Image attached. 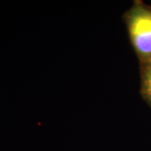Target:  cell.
Wrapping results in <instances>:
<instances>
[{
	"instance_id": "obj_1",
	"label": "cell",
	"mask_w": 151,
	"mask_h": 151,
	"mask_svg": "<svg viewBox=\"0 0 151 151\" xmlns=\"http://www.w3.org/2000/svg\"><path fill=\"white\" fill-rule=\"evenodd\" d=\"M132 42L142 55H151V11L137 8L132 11L129 19Z\"/></svg>"
},
{
	"instance_id": "obj_2",
	"label": "cell",
	"mask_w": 151,
	"mask_h": 151,
	"mask_svg": "<svg viewBox=\"0 0 151 151\" xmlns=\"http://www.w3.org/2000/svg\"><path fill=\"white\" fill-rule=\"evenodd\" d=\"M145 84L146 92H148L149 96L151 98V67L148 70L147 73H146Z\"/></svg>"
}]
</instances>
